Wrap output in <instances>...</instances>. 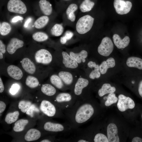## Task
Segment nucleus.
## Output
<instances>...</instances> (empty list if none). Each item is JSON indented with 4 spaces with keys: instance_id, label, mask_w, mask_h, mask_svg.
<instances>
[{
    "instance_id": "f257e3e1",
    "label": "nucleus",
    "mask_w": 142,
    "mask_h": 142,
    "mask_svg": "<svg viewBox=\"0 0 142 142\" xmlns=\"http://www.w3.org/2000/svg\"><path fill=\"white\" fill-rule=\"evenodd\" d=\"M98 108L90 98L76 100L71 108L65 111L67 123L72 129H77L91 120L97 113Z\"/></svg>"
},
{
    "instance_id": "f03ea898",
    "label": "nucleus",
    "mask_w": 142,
    "mask_h": 142,
    "mask_svg": "<svg viewBox=\"0 0 142 142\" xmlns=\"http://www.w3.org/2000/svg\"><path fill=\"white\" fill-rule=\"evenodd\" d=\"M76 100L73 95L69 93H61L55 97L54 101L59 104L60 108L64 111L71 108Z\"/></svg>"
},
{
    "instance_id": "7ed1b4c3",
    "label": "nucleus",
    "mask_w": 142,
    "mask_h": 142,
    "mask_svg": "<svg viewBox=\"0 0 142 142\" xmlns=\"http://www.w3.org/2000/svg\"><path fill=\"white\" fill-rule=\"evenodd\" d=\"M94 20V18L89 15H87L82 17L76 23L77 31L81 34L87 33L92 28Z\"/></svg>"
},
{
    "instance_id": "20e7f679",
    "label": "nucleus",
    "mask_w": 142,
    "mask_h": 142,
    "mask_svg": "<svg viewBox=\"0 0 142 142\" xmlns=\"http://www.w3.org/2000/svg\"><path fill=\"white\" fill-rule=\"evenodd\" d=\"M89 83L88 80L86 79L81 77L78 79L74 85L73 94L76 100H84L83 91L88 86Z\"/></svg>"
},
{
    "instance_id": "39448f33",
    "label": "nucleus",
    "mask_w": 142,
    "mask_h": 142,
    "mask_svg": "<svg viewBox=\"0 0 142 142\" xmlns=\"http://www.w3.org/2000/svg\"><path fill=\"white\" fill-rule=\"evenodd\" d=\"M114 45L111 39L108 37H105L102 39L98 47V51L101 55L107 57L112 53Z\"/></svg>"
},
{
    "instance_id": "423d86ee",
    "label": "nucleus",
    "mask_w": 142,
    "mask_h": 142,
    "mask_svg": "<svg viewBox=\"0 0 142 142\" xmlns=\"http://www.w3.org/2000/svg\"><path fill=\"white\" fill-rule=\"evenodd\" d=\"M118 98L117 107L120 111L124 112L128 109H132L135 107V102L130 97L120 94L119 95Z\"/></svg>"
},
{
    "instance_id": "0eeeda50",
    "label": "nucleus",
    "mask_w": 142,
    "mask_h": 142,
    "mask_svg": "<svg viewBox=\"0 0 142 142\" xmlns=\"http://www.w3.org/2000/svg\"><path fill=\"white\" fill-rule=\"evenodd\" d=\"M44 128L47 131L54 132H65L73 129L67 123L62 124L50 121L45 123Z\"/></svg>"
},
{
    "instance_id": "6e6552de",
    "label": "nucleus",
    "mask_w": 142,
    "mask_h": 142,
    "mask_svg": "<svg viewBox=\"0 0 142 142\" xmlns=\"http://www.w3.org/2000/svg\"><path fill=\"white\" fill-rule=\"evenodd\" d=\"M7 8L10 12L21 14H24L27 11L25 4L21 0H10L7 4Z\"/></svg>"
},
{
    "instance_id": "1a4fd4ad",
    "label": "nucleus",
    "mask_w": 142,
    "mask_h": 142,
    "mask_svg": "<svg viewBox=\"0 0 142 142\" xmlns=\"http://www.w3.org/2000/svg\"><path fill=\"white\" fill-rule=\"evenodd\" d=\"M34 59L38 63L48 64L52 62V57L51 54L47 50L41 49L36 52Z\"/></svg>"
},
{
    "instance_id": "9d476101",
    "label": "nucleus",
    "mask_w": 142,
    "mask_h": 142,
    "mask_svg": "<svg viewBox=\"0 0 142 142\" xmlns=\"http://www.w3.org/2000/svg\"><path fill=\"white\" fill-rule=\"evenodd\" d=\"M113 5L117 13L121 15L129 13L132 6L130 2L125 1L124 0H114Z\"/></svg>"
},
{
    "instance_id": "9b49d317",
    "label": "nucleus",
    "mask_w": 142,
    "mask_h": 142,
    "mask_svg": "<svg viewBox=\"0 0 142 142\" xmlns=\"http://www.w3.org/2000/svg\"><path fill=\"white\" fill-rule=\"evenodd\" d=\"M40 109L44 114L49 117H53L56 114V107L52 103L48 100H43L42 101Z\"/></svg>"
},
{
    "instance_id": "f8f14e48",
    "label": "nucleus",
    "mask_w": 142,
    "mask_h": 142,
    "mask_svg": "<svg viewBox=\"0 0 142 142\" xmlns=\"http://www.w3.org/2000/svg\"><path fill=\"white\" fill-rule=\"evenodd\" d=\"M106 132L109 142L120 141L118 128L115 124L111 123L108 124L106 128Z\"/></svg>"
},
{
    "instance_id": "ddd939ff",
    "label": "nucleus",
    "mask_w": 142,
    "mask_h": 142,
    "mask_svg": "<svg viewBox=\"0 0 142 142\" xmlns=\"http://www.w3.org/2000/svg\"><path fill=\"white\" fill-rule=\"evenodd\" d=\"M24 44L22 40L17 38H12L7 45V50L9 54H13L17 49L22 47Z\"/></svg>"
},
{
    "instance_id": "4468645a",
    "label": "nucleus",
    "mask_w": 142,
    "mask_h": 142,
    "mask_svg": "<svg viewBox=\"0 0 142 142\" xmlns=\"http://www.w3.org/2000/svg\"><path fill=\"white\" fill-rule=\"evenodd\" d=\"M7 72L10 77L16 80H19L23 77V73L21 70L15 65L9 66L7 68Z\"/></svg>"
},
{
    "instance_id": "2eb2a0df",
    "label": "nucleus",
    "mask_w": 142,
    "mask_h": 142,
    "mask_svg": "<svg viewBox=\"0 0 142 142\" xmlns=\"http://www.w3.org/2000/svg\"><path fill=\"white\" fill-rule=\"evenodd\" d=\"M62 55L63 63L66 67L72 69L77 67L78 63L70 55L66 52L63 51Z\"/></svg>"
},
{
    "instance_id": "dca6fc26",
    "label": "nucleus",
    "mask_w": 142,
    "mask_h": 142,
    "mask_svg": "<svg viewBox=\"0 0 142 142\" xmlns=\"http://www.w3.org/2000/svg\"><path fill=\"white\" fill-rule=\"evenodd\" d=\"M114 43L116 47L119 49H123L127 47L130 42V39L128 36H125L121 39L118 34H114L113 37Z\"/></svg>"
},
{
    "instance_id": "f3484780",
    "label": "nucleus",
    "mask_w": 142,
    "mask_h": 142,
    "mask_svg": "<svg viewBox=\"0 0 142 142\" xmlns=\"http://www.w3.org/2000/svg\"><path fill=\"white\" fill-rule=\"evenodd\" d=\"M22 67L27 73L33 74L35 72L36 68L34 63L29 58H25L21 61Z\"/></svg>"
},
{
    "instance_id": "a211bd4d",
    "label": "nucleus",
    "mask_w": 142,
    "mask_h": 142,
    "mask_svg": "<svg viewBox=\"0 0 142 142\" xmlns=\"http://www.w3.org/2000/svg\"><path fill=\"white\" fill-rule=\"evenodd\" d=\"M115 65V60L112 57L109 58L106 61H103L99 66L101 74H105L108 68L114 67Z\"/></svg>"
},
{
    "instance_id": "6ab92c4d",
    "label": "nucleus",
    "mask_w": 142,
    "mask_h": 142,
    "mask_svg": "<svg viewBox=\"0 0 142 142\" xmlns=\"http://www.w3.org/2000/svg\"><path fill=\"white\" fill-rule=\"evenodd\" d=\"M126 63L129 67L142 70V59L140 58L134 56L129 57L127 59Z\"/></svg>"
},
{
    "instance_id": "aec40b11",
    "label": "nucleus",
    "mask_w": 142,
    "mask_h": 142,
    "mask_svg": "<svg viewBox=\"0 0 142 142\" xmlns=\"http://www.w3.org/2000/svg\"><path fill=\"white\" fill-rule=\"evenodd\" d=\"M41 133L38 130L35 129H31L27 132L24 136V139L28 141L37 140L39 138Z\"/></svg>"
},
{
    "instance_id": "412c9836",
    "label": "nucleus",
    "mask_w": 142,
    "mask_h": 142,
    "mask_svg": "<svg viewBox=\"0 0 142 142\" xmlns=\"http://www.w3.org/2000/svg\"><path fill=\"white\" fill-rule=\"evenodd\" d=\"M116 90L115 87L111 86L110 84L105 83L98 90V93L100 97H102L106 94L114 93Z\"/></svg>"
},
{
    "instance_id": "4be33fe9",
    "label": "nucleus",
    "mask_w": 142,
    "mask_h": 142,
    "mask_svg": "<svg viewBox=\"0 0 142 142\" xmlns=\"http://www.w3.org/2000/svg\"><path fill=\"white\" fill-rule=\"evenodd\" d=\"M39 6L42 12L47 16L50 15L52 12V5L46 0H40L39 2Z\"/></svg>"
},
{
    "instance_id": "5701e85b",
    "label": "nucleus",
    "mask_w": 142,
    "mask_h": 142,
    "mask_svg": "<svg viewBox=\"0 0 142 142\" xmlns=\"http://www.w3.org/2000/svg\"><path fill=\"white\" fill-rule=\"evenodd\" d=\"M70 55L78 63H80L82 61L83 63L85 62V59L88 56V53L86 50H82L78 53H75L70 52Z\"/></svg>"
},
{
    "instance_id": "b1692460",
    "label": "nucleus",
    "mask_w": 142,
    "mask_h": 142,
    "mask_svg": "<svg viewBox=\"0 0 142 142\" xmlns=\"http://www.w3.org/2000/svg\"><path fill=\"white\" fill-rule=\"evenodd\" d=\"M58 76L65 85H69L72 83L73 78L72 74L70 73L61 71L59 73Z\"/></svg>"
},
{
    "instance_id": "393cba45",
    "label": "nucleus",
    "mask_w": 142,
    "mask_h": 142,
    "mask_svg": "<svg viewBox=\"0 0 142 142\" xmlns=\"http://www.w3.org/2000/svg\"><path fill=\"white\" fill-rule=\"evenodd\" d=\"M41 90L44 94L48 96H53L56 92L55 88L49 84L43 85L41 88Z\"/></svg>"
},
{
    "instance_id": "a878e982",
    "label": "nucleus",
    "mask_w": 142,
    "mask_h": 142,
    "mask_svg": "<svg viewBox=\"0 0 142 142\" xmlns=\"http://www.w3.org/2000/svg\"><path fill=\"white\" fill-rule=\"evenodd\" d=\"M49 18L47 16H41L38 18L35 22L34 25L35 27L38 29L43 28L48 24Z\"/></svg>"
},
{
    "instance_id": "bb28decb",
    "label": "nucleus",
    "mask_w": 142,
    "mask_h": 142,
    "mask_svg": "<svg viewBox=\"0 0 142 142\" xmlns=\"http://www.w3.org/2000/svg\"><path fill=\"white\" fill-rule=\"evenodd\" d=\"M50 81L53 85L59 89H62L64 87L62 80L59 76L56 75H52L50 78Z\"/></svg>"
},
{
    "instance_id": "cd10ccee",
    "label": "nucleus",
    "mask_w": 142,
    "mask_h": 142,
    "mask_svg": "<svg viewBox=\"0 0 142 142\" xmlns=\"http://www.w3.org/2000/svg\"><path fill=\"white\" fill-rule=\"evenodd\" d=\"M94 3L90 0H84L80 6V9L83 12H88L91 10L94 5Z\"/></svg>"
},
{
    "instance_id": "c85d7f7f",
    "label": "nucleus",
    "mask_w": 142,
    "mask_h": 142,
    "mask_svg": "<svg viewBox=\"0 0 142 142\" xmlns=\"http://www.w3.org/2000/svg\"><path fill=\"white\" fill-rule=\"evenodd\" d=\"M28 123V121L26 119H22L18 120L14 124L13 130L17 132L22 131Z\"/></svg>"
},
{
    "instance_id": "c756f323",
    "label": "nucleus",
    "mask_w": 142,
    "mask_h": 142,
    "mask_svg": "<svg viewBox=\"0 0 142 142\" xmlns=\"http://www.w3.org/2000/svg\"><path fill=\"white\" fill-rule=\"evenodd\" d=\"M26 85L29 87L33 88L38 86L39 82L36 77L31 75L28 76L26 80Z\"/></svg>"
},
{
    "instance_id": "7c9ffc66",
    "label": "nucleus",
    "mask_w": 142,
    "mask_h": 142,
    "mask_svg": "<svg viewBox=\"0 0 142 142\" xmlns=\"http://www.w3.org/2000/svg\"><path fill=\"white\" fill-rule=\"evenodd\" d=\"M19 114V111H17L8 113L6 116L5 122L8 124H10L15 122L18 119Z\"/></svg>"
},
{
    "instance_id": "2f4dec72",
    "label": "nucleus",
    "mask_w": 142,
    "mask_h": 142,
    "mask_svg": "<svg viewBox=\"0 0 142 142\" xmlns=\"http://www.w3.org/2000/svg\"><path fill=\"white\" fill-rule=\"evenodd\" d=\"M32 37L36 41L42 42L47 40L48 38V36L46 33L43 32H38L33 34Z\"/></svg>"
},
{
    "instance_id": "473e14b6",
    "label": "nucleus",
    "mask_w": 142,
    "mask_h": 142,
    "mask_svg": "<svg viewBox=\"0 0 142 142\" xmlns=\"http://www.w3.org/2000/svg\"><path fill=\"white\" fill-rule=\"evenodd\" d=\"M11 30L10 24L8 22H3L0 24V34L4 36L8 34Z\"/></svg>"
},
{
    "instance_id": "72a5a7b5",
    "label": "nucleus",
    "mask_w": 142,
    "mask_h": 142,
    "mask_svg": "<svg viewBox=\"0 0 142 142\" xmlns=\"http://www.w3.org/2000/svg\"><path fill=\"white\" fill-rule=\"evenodd\" d=\"M63 29V27L61 24H56L51 29V33L54 36H59L62 34Z\"/></svg>"
},
{
    "instance_id": "f704fd0d",
    "label": "nucleus",
    "mask_w": 142,
    "mask_h": 142,
    "mask_svg": "<svg viewBox=\"0 0 142 142\" xmlns=\"http://www.w3.org/2000/svg\"><path fill=\"white\" fill-rule=\"evenodd\" d=\"M106 100L104 103L105 106L108 107L112 104L116 103L118 101V98L114 93L109 94L107 96Z\"/></svg>"
},
{
    "instance_id": "c9c22d12",
    "label": "nucleus",
    "mask_w": 142,
    "mask_h": 142,
    "mask_svg": "<svg viewBox=\"0 0 142 142\" xmlns=\"http://www.w3.org/2000/svg\"><path fill=\"white\" fill-rule=\"evenodd\" d=\"M92 140L94 142H109L107 136L102 133H98L95 134Z\"/></svg>"
},
{
    "instance_id": "e433bc0d",
    "label": "nucleus",
    "mask_w": 142,
    "mask_h": 142,
    "mask_svg": "<svg viewBox=\"0 0 142 142\" xmlns=\"http://www.w3.org/2000/svg\"><path fill=\"white\" fill-rule=\"evenodd\" d=\"M32 104L29 101L22 100L19 102L18 107L22 112L25 113L28 110Z\"/></svg>"
},
{
    "instance_id": "4c0bfd02",
    "label": "nucleus",
    "mask_w": 142,
    "mask_h": 142,
    "mask_svg": "<svg viewBox=\"0 0 142 142\" xmlns=\"http://www.w3.org/2000/svg\"><path fill=\"white\" fill-rule=\"evenodd\" d=\"M73 36V33L70 31H67L65 32L64 35L61 37L60 41L62 44H65L67 41L70 40Z\"/></svg>"
},
{
    "instance_id": "58836bf2",
    "label": "nucleus",
    "mask_w": 142,
    "mask_h": 142,
    "mask_svg": "<svg viewBox=\"0 0 142 142\" xmlns=\"http://www.w3.org/2000/svg\"><path fill=\"white\" fill-rule=\"evenodd\" d=\"M77 9L78 6L76 4L74 3L70 4L66 11V14L67 16L74 14V12Z\"/></svg>"
},
{
    "instance_id": "ea45409f",
    "label": "nucleus",
    "mask_w": 142,
    "mask_h": 142,
    "mask_svg": "<svg viewBox=\"0 0 142 142\" xmlns=\"http://www.w3.org/2000/svg\"><path fill=\"white\" fill-rule=\"evenodd\" d=\"M39 110L38 108L34 104H32L28 109L27 111L26 114L32 117L33 116L34 113V112H39Z\"/></svg>"
},
{
    "instance_id": "a19ab883",
    "label": "nucleus",
    "mask_w": 142,
    "mask_h": 142,
    "mask_svg": "<svg viewBox=\"0 0 142 142\" xmlns=\"http://www.w3.org/2000/svg\"><path fill=\"white\" fill-rule=\"evenodd\" d=\"M100 73L99 71L94 69L93 70L89 75V77L91 79H94L95 78H98L100 76Z\"/></svg>"
},
{
    "instance_id": "79ce46f5",
    "label": "nucleus",
    "mask_w": 142,
    "mask_h": 142,
    "mask_svg": "<svg viewBox=\"0 0 142 142\" xmlns=\"http://www.w3.org/2000/svg\"><path fill=\"white\" fill-rule=\"evenodd\" d=\"M19 89V86L18 84H13L10 89V92L12 95L15 94L18 92Z\"/></svg>"
},
{
    "instance_id": "37998d69",
    "label": "nucleus",
    "mask_w": 142,
    "mask_h": 142,
    "mask_svg": "<svg viewBox=\"0 0 142 142\" xmlns=\"http://www.w3.org/2000/svg\"><path fill=\"white\" fill-rule=\"evenodd\" d=\"M87 65L88 66L91 68H94V69L99 70V66L94 62L90 61L88 62Z\"/></svg>"
},
{
    "instance_id": "c03bdc74",
    "label": "nucleus",
    "mask_w": 142,
    "mask_h": 142,
    "mask_svg": "<svg viewBox=\"0 0 142 142\" xmlns=\"http://www.w3.org/2000/svg\"><path fill=\"white\" fill-rule=\"evenodd\" d=\"M0 52L3 54L5 53L6 52V46L1 40H0Z\"/></svg>"
},
{
    "instance_id": "a18cd8bd",
    "label": "nucleus",
    "mask_w": 142,
    "mask_h": 142,
    "mask_svg": "<svg viewBox=\"0 0 142 142\" xmlns=\"http://www.w3.org/2000/svg\"><path fill=\"white\" fill-rule=\"evenodd\" d=\"M6 108V105L5 103L2 101H0V113L3 112Z\"/></svg>"
},
{
    "instance_id": "49530a36",
    "label": "nucleus",
    "mask_w": 142,
    "mask_h": 142,
    "mask_svg": "<svg viewBox=\"0 0 142 142\" xmlns=\"http://www.w3.org/2000/svg\"><path fill=\"white\" fill-rule=\"evenodd\" d=\"M23 18L20 16H17L14 17L12 19L11 22L15 23L18 21L22 20L23 19Z\"/></svg>"
},
{
    "instance_id": "de8ad7c7",
    "label": "nucleus",
    "mask_w": 142,
    "mask_h": 142,
    "mask_svg": "<svg viewBox=\"0 0 142 142\" xmlns=\"http://www.w3.org/2000/svg\"><path fill=\"white\" fill-rule=\"evenodd\" d=\"M138 91L140 96L142 98V80L139 82L138 87Z\"/></svg>"
},
{
    "instance_id": "09e8293b",
    "label": "nucleus",
    "mask_w": 142,
    "mask_h": 142,
    "mask_svg": "<svg viewBox=\"0 0 142 142\" xmlns=\"http://www.w3.org/2000/svg\"><path fill=\"white\" fill-rule=\"evenodd\" d=\"M32 20V18L31 17H29L28 18L24 24V27L25 28H27L30 22H31Z\"/></svg>"
},
{
    "instance_id": "8fccbe9b",
    "label": "nucleus",
    "mask_w": 142,
    "mask_h": 142,
    "mask_svg": "<svg viewBox=\"0 0 142 142\" xmlns=\"http://www.w3.org/2000/svg\"><path fill=\"white\" fill-rule=\"evenodd\" d=\"M4 90V87L3 83L1 78H0V93H2Z\"/></svg>"
},
{
    "instance_id": "3c124183",
    "label": "nucleus",
    "mask_w": 142,
    "mask_h": 142,
    "mask_svg": "<svg viewBox=\"0 0 142 142\" xmlns=\"http://www.w3.org/2000/svg\"><path fill=\"white\" fill-rule=\"evenodd\" d=\"M131 142H142V139L138 137H135L132 139Z\"/></svg>"
},
{
    "instance_id": "603ef678",
    "label": "nucleus",
    "mask_w": 142,
    "mask_h": 142,
    "mask_svg": "<svg viewBox=\"0 0 142 142\" xmlns=\"http://www.w3.org/2000/svg\"><path fill=\"white\" fill-rule=\"evenodd\" d=\"M40 142H51V141L49 140L48 139H44L41 141H40Z\"/></svg>"
},
{
    "instance_id": "864d4df0",
    "label": "nucleus",
    "mask_w": 142,
    "mask_h": 142,
    "mask_svg": "<svg viewBox=\"0 0 142 142\" xmlns=\"http://www.w3.org/2000/svg\"><path fill=\"white\" fill-rule=\"evenodd\" d=\"M3 58V53L0 52V59H2Z\"/></svg>"
},
{
    "instance_id": "5fc2aeb1",
    "label": "nucleus",
    "mask_w": 142,
    "mask_h": 142,
    "mask_svg": "<svg viewBox=\"0 0 142 142\" xmlns=\"http://www.w3.org/2000/svg\"><path fill=\"white\" fill-rule=\"evenodd\" d=\"M64 0L68 1V0Z\"/></svg>"
},
{
    "instance_id": "6e6d98bb",
    "label": "nucleus",
    "mask_w": 142,
    "mask_h": 142,
    "mask_svg": "<svg viewBox=\"0 0 142 142\" xmlns=\"http://www.w3.org/2000/svg\"><path fill=\"white\" fill-rule=\"evenodd\" d=\"M141 117H142V115H141Z\"/></svg>"
}]
</instances>
